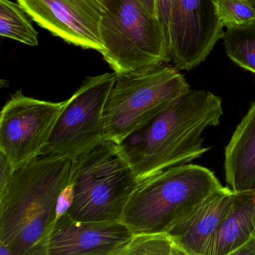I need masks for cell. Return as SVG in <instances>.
<instances>
[{
    "label": "cell",
    "instance_id": "8",
    "mask_svg": "<svg viewBox=\"0 0 255 255\" xmlns=\"http://www.w3.org/2000/svg\"><path fill=\"white\" fill-rule=\"evenodd\" d=\"M68 103L35 99L21 90L11 95L0 115V153L14 170L41 156Z\"/></svg>",
    "mask_w": 255,
    "mask_h": 255
},
{
    "label": "cell",
    "instance_id": "11",
    "mask_svg": "<svg viewBox=\"0 0 255 255\" xmlns=\"http://www.w3.org/2000/svg\"><path fill=\"white\" fill-rule=\"evenodd\" d=\"M133 236L121 221L83 222L66 213L56 221L48 255H119Z\"/></svg>",
    "mask_w": 255,
    "mask_h": 255
},
{
    "label": "cell",
    "instance_id": "3",
    "mask_svg": "<svg viewBox=\"0 0 255 255\" xmlns=\"http://www.w3.org/2000/svg\"><path fill=\"white\" fill-rule=\"evenodd\" d=\"M223 187L206 167L183 164L140 181L121 222L134 235L166 233L186 211Z\"/></svg>",
    "mask_w": 255,
    "mask_h": 255
},
{
    "label": "cell",
    "instance_id": "6",
    "mask_svg": "<svg viewBox=\"0 0 255 255\" xmlns=\"http://www.w3.org/2000/svg\"><path fill=\"white\" fill-rule=\"evenodd\" d=\"M104 60L116 73L151 68L171 61L156 16L138 0H99Z\"/></svg>",
    "mask_w": 255,
    "mask_h": 255
},
{
    "label": "cell",
    "instance_id": "1",
    "mask_svg": "<svg viewBox=\"0 0 255 255\" xmlns=\"http://www.w3.org/2000/svg\"><path fill=\"white\" fill-rule=\"evenodd\" d=\"M222 104L208 91L190 89L118 144L139 182L208 151L203 132L220 124Z\"/></svg>",
    "mask_w": 255,
    "mask_h": 255
},
{
    "label": "cell",
    "instance_id": "24",
    "mask_svg": "<svg viewBox=\"0 0 255 255\" xmlns=\"http://www.w3.org/2000/svg\"><path fill=\"white\" fill-rule=\"evenodd\" d=\"M255 193V189L253 191ZM253 255H255V240H254V243H253Z\"/></svg>",
    "mask_w": 255,
    "mask_h": 255
},
{
    "label": "cell",
    "instance_id": "4",
    "mask_svg": "<svg viewBox=\"0 0 255 255\" xmlns=\"http://www.w3.org/2000/svg\"><path fill=\"white\" fill-rule=\"evenodd\" d=\"M74 198L67 214L83 222L121 221L139 180L114 141L106 140L72 161Z\"/></svg>",
    "mask_w": 255,
    "mask_h": 255
},
{
    "label": "cell",
    "instance_id": "20",
    "mask_svg": "<svg viewBox=\"0 0 255 255\" xmlns=\"http://www.w3.org/2000/svg\"><path fill=\"white\" fill-rule=\"evenodd\" d=\"M74 198V186L70 180L59 195L57 203V219L68 213L72 205Z\"/></svg>",
    "mask_w": 255,
    "mask_h": 255
},
{
    "label": "cell",
    "instance_id": "2",
    "mask_svg": "<svg viewBox=\"0 0 255 255\" xmlns=\"http://www.w3.org/2000/svg\"><path fill=\"white\" fill-rule=\"evenodd\" d=\"M72 160L41 156L14 171L0 192V243L13 255H48L59 195L71 180Z\"/></svg>",
    "mask_w": 255,
    "mask_h": 255
},
{
    "label": "cell",
    "instance_id": "16",
    "mask_svg": "<svg viewBox=\"0 0 255 255\" xmlns=\"http://www.w3.org/2000/svg\"><path fill=\"white\" fill-rule=\"evenodd\" d=\"M17 2L0 0V35L29 46H38V32Z\"/></svg>",
    "mask_w": 255,
    "mask_h": 255
},
{
    "label": "cell",
    "instance_id": "25",
    "mask_svg": "<svg viewBox=\"0 0 255 255\" xmlns=\"http://www.w3.org/2000/svg\"><path fill=\"white\" fill-rule=\"evenodd\" d=\"M249 1L251 2V4L253 5L254 8H255V0H249Z\"/></svg>",
    "mask_w": 255,
    "mask_h": 255
},
{
    "label": "cell",
    "instance_id": "14",
    "mask_svg": "<svg viewBox=\"0 0 255 255\" xmlns=\"http://www.w3.org/2000/svg\"><path fill=\"white\" fill-rule=\"evenodd\" d=\"M225 180L234 192L255 189V102L239 123L225 151Z\"/></svg>",
    "mask_w": 255,
    "mask_h": 255
},
{
    "label": "cell",
    "instance_id": "22",
    "mask_svg": "<svg viewBox=\"0 0 255 255\" xmlns=\"http://www.w3.org/2000/svg\"><path fill=\"white\" fill-rule=\"evenodd\" d=\"M138 2L142 5L146 10L153 15L156 16V0H138ZM157 17V16H156Z\"/></svg>",
    "mask_w": 255,
    "mask_h": 255
},
{
    "label": "cell",
    "instance_id": "19",
    "mask_svg": "<svg viewBox=\"0 0 255 255\" xmlns=\"http://www.w3.org/2000/svg\"><path fill=\"white\" fill-rule=\"evenodd\" d=\"M156 16L163 29L167 50L171 58V39H170V26H171L172 0H156Z\"/></svg>",
    "mask_w": 255,
    "mask_h": 255
},
{
    "label": "cell",
    "instance_id": "12",
    "mask_svg": "<svg viewBox=\"0 0 255 255\" xmlns=\"http://www.w3.org/2000/svg\"><path fill=\"white\" fill-rule=\"evenodd\" d=\"M234 192L223 186L186 211L166 231L184 255H202L210 236L228 213Z\"/></svg>",
    "mask_w": 255,
    "mask_h": 255
},
{
    "label": "cell",
    "instance_id": "10",
    "mask_svg": "<svg viewBox=\"0 0 255 255\" xmlns=\"http://www.w3.org/2000/svg\"><path fill=\"white\" fill-rule=\"evenodd\" d=\"M40 26L68 44L102 54L100 35L103 7L99 0H17Z\"/></svg>",
    "mask_w": 255,
    "mask_h": 255
},
{
    "label": "cell",
    "instance_id": "18",
    "mask_svg": "<svg viewBox=\"0 0 255 255\" xmlns=\"http://www.w3.org/2000/svg\"><path fill=\"white\" fill-rule=\"evenodd\" d=\"M215 14L223 26H242L255 20V8L249 0H213Z\"/></svg>",
    "mask_w": 255,
    "mask_h": 255
},
{
    "label": "cell",
    "instance_id": "9",
    "mask_svg": "<svg viewBox=\"0 0 255 255\" xmlns=\"http://www.w3.org/2000/svg\"><path fill=\"white\" fill-rule=\"evenodd\" d=\"M213 0H172L171 61L190 71L205 61L225 32Z\"/></svg>",
    "mask_w": 255,
    "mask_h": 255
},
{
    "label": "cell",
    "instance_id": "7",
    "mask_svg": "<svg viewBox=\"0 0 255 255\" xmlns=\"http://www.w3.org/2000/svg\"><path fill=\"white\" fill-rule=\"evenodd\" d=\"M116 77L106 73L83 81L68 99L41 155L73 161L106 141L104 110Z\"/></svg>",
    "mask_w": 255,
    "mask_h": 255
},
{
    "label": "cell",
    "instance_id": "13",
    "mask_svg": "<svg viewBox=\"0 0 255 255\" xmlns=\"http://www.w3.org/2000/svg\"><path fill=\"white\" fill-rule=\"evenodd\" d=\"M255 193L234 192L232 204L206 243L202 255H253Z\"/></svg>",
    "mask_w": 255,
    "mask_h": 255
},
{
    "label": "cell",
    "instance_id": "15",
    "mask_svg": "<svg viewBox=\"0 0 255 255\" xmlns=\"http://www.w3.org/2000/svg\"><path fill=\"white\" fill-rule=\"evenodd\" d=\"M222 39L228 57L255 74V20L227 28Z\"/></svg>",
    "mask_w": 255,
    "mask_h": 255
},
{
    "label": "cell",
    "instance_id": "17",
    "mask_svg": "<svg viewBox=\"0 0 255 255\" xmlns=\"http://www.w3.org/2000/svg\"><path fill=\"white\" fill-rule=\"evenodd\" d=\"M184 255L167 233L134 235L119 255Z\"/></svg>",
    "mask_w": 255,
    "mask_h": 255
},
{
    "label": "cell",
    "instance_id": "23",
    "mask_svg": "<svg viewBox=\"0 0 255 255\" xmlns=\"http://www.w3.org/2000/svg\"><path fill=\"white\" fill-rule=\"evenodd\" d=\"M0 255H13V253L7 245L0 243Z\"/></svg>",
    "mask_w": 255,
    "mask_h": 255
},
{
    "label": "cell",
    "instance_id": "5",
    "mask_svg": "<svg viewBox=\"0 0 255 255\" xmlns=\"http://www.w3.org/2000/svg\"><path fill=\"white\" fill-rule=\"evenodd\" d=\"M116 74L104 113L106 140L116 144L190 90L177 68L162 64Z\"/></svg>",
    "mask_w": 255,
    "mask_h": 255
},
{
    "label": "cell",
    "instance_id": "21",
    "mask_svg": "<svg viewBox=\"0 0 255 255\" xmlns=\"http://www.w3.org/2000/svg\"><path fill=\"white\" fill-rule=\"evenodd\" d=\"M14 171L6 157L0 153V192L8 186Z\"/></svg>",
    "mask_w": 255,
    "mask_h": 255
}]
</instances>
